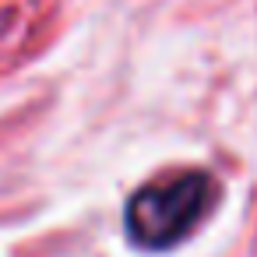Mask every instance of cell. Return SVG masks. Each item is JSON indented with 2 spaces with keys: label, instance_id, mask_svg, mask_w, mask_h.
<instances>
[{
  "label": "cell",
  "instance_id": "obj_1",
  "mask_svg": "<svg viewBox=\"0 0 257 257\" xmlns=\"http://www.w3.org/2000/svg\"><path fill=\"white\" fill-rule=\"evenodd\" d=\"M218 204V180L204 169H180L148 180L127 201L123 225L134 246L169 250L183 243Z\"/></svg>",
  "mask_w": 257,
  "mask_h": 257
}]
</instances>
